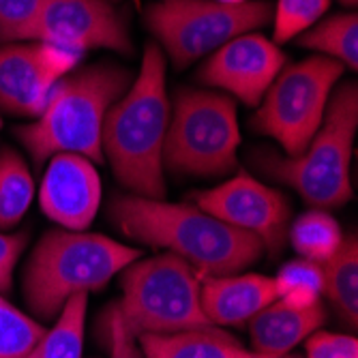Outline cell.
<instances>
[{"instance_id": "cell-17", "label": "cell", "mask_w": 358, "mask_h": 358, "mask_svg": "<svg viewBox=\"0 0 358 358\" xmlns=\"http://www.w3.org/2000/svg\"><path fill=\"white\" fill-rule=\"evenodd\" d=\"M144 358H281L247 350L219 327L138 337Z\"/></svg>"}, {"instance_id": "cell-19", "label": "cell", "mask_w": 358, "mask_h": 358, "mask_svg": "<svg viewBox=\"0 0 358 358\" xmlns=\"http://www.w3.org/2000/svg\"><path fill=\"white\" fill-rule=\"evenodd\" d=\"M86 309L88 294L71 296L58 313L54 327L45 331V335L24 358H82Z\"/></svg>"}, {"instance_id": "cell-12", "label": "cell", "mask_w": 358, "mask_h": 358, "mask_svg": "<svg viewBox=\"0 0 358 358\" xmlns=\"http://www.w3.org/2000/svg\"><path fill=\"white\" fill-rule=\"evenodd\" d=\"M26 41L54 43L76 52L131 54L127 24L110 0H43Z\"/></svg>"}, {"instance_id": "cell-32", "label": "cell", "mask_w": 358, "mask_h": 358, "mask_svg": "<svg viewBox=\"0 0 358 358\" xmlns=\"http://www.w3.org/2000/svg\"><path fill=\"white\" fill-rule=\"evenodd\" d=\"M281 358H301V356H287V354H285V356H281Z\"/></svg>"}, {"instance_id": "cell-6", "label": "cell", "mask_w": 358, "mask_h": 358, "mask_svg": "<svg viewBox=\"0 0 358 358\" xmlns=\"http://www.w3.org/2000/svg\"><path fill=\"white\" fill-rule=\"evenodd\" d=\"M200 287V273L174 253L136 259L122 271V299L114 309L136 339L213 327L202 311Z\"/></svg>"}, {"instance_id": "cell-8", "label": "cell", "mask_w": 358, "mask_h": 358, "mask_svg": "<svg viewBox=\"0 0 358 358\" xmlns=\"http://www.w3.org/2000/svg\"><path fill=\"white\" fill-rule=\"evenodd\" d=\"M343 71L341 62L320 54L281 69L251 118L253 131L273 138L285 157H299L320 129Z\"/></svg>"}, {"instance_id": "cell-3", "label": "cell", "mask_w": 358, "mask_h": 358, "mask_svg": "<svg viewBox=\"0 0 358 358\" xmlns=\"http://www.w3.org/2000/svg\"><path fill=\"white\" fill-rule=\"evenodd\" d=\"M131 80L116 64H92L64 76L43 112L15 136L37 166L60 152L82 155L101 164V131L108 110L124 94Z\"/></svg>"}, {"instance_id": "cell-13", "label": "cell", "mask_w": 358, "mask_h": 358, "mask_svg": "<svg viewBox=\"0 0 358 358\" xmlns=\"http://www.w3.org/2000/svg\"><path fill=\"white\" fill-rule=\"evenodd\" d=\"M283 62L285 56L277 43L257 32H247L215 50L200 67L198 78L247 106H259Z\"/></svg>"}, {"instance_id": "cell-18", "label": "cell", "mask_w": 358, "mask_h": 358, "mask_svg": "<svg viewBox=\"0 0 358 358\" xmlns=\"http://www.w3.org/2000/svg\"><path fill=\"white\" fill-rule=\"evenodd\" d=\"M324 296L331 301L337 313L356 329L358 322V238L356 234L343 238L339 249L322 264Z\"/></svg>"}, {"instance_id": "cell-10", "label": "cell", "mask_w": 358, "mask_h": 358, "mask_svg": "<svg viewBox=\"0 0 358 358\" xmlns=\"http://www.w3.org/2000/svg\"><path fill=\"white\" fill-rule=\"evenodd\" d=\"M82 52L43 41L0 45V110L37 118L54 86L76 69Z\"/></svg>"}, {"instance_id": "cell-1", "label": "cell", "mask_w": 358, "mask_h": 358, "mask_svg": "<svg viewBox=\"0 0 358 358\" xmlns=\"http://www.w3.org/2000/svg\"><path fill=\"white\" fill-rule=\"evenodd\" d=\"M110 219L140 245L168 249L202 277L236 275L257 262L264 245L249 232L236 230L193 204L118 195L110 202Z\"/></svg>"}, {"instance_id": "cell-29", "label": "cell", "mask_w": 358, "mask_h": 358, "mask_svg": "<svg viewBox=\"0 0 358 358\" xmlns=\"http://www.w3.org/2000/svg\"><path fill=\"white\" fill-rule=\"evenodd\" d=\"M28 243L26 234H3L0 232V294H7L13 287V273L20 255Z\"/></svg>"}, {"instance_id": "cell-23", "label": "cell", "mask_w": 358, "mask_h": 358, "mask_svg": "<svg viewBox=\"0 0 358 358\" xmlns=\"http://www.w3.org/2000/svg\"><path fill=\"white\" fill-rule=\"evenodd\" d=\"M277 301L289 307H311L324 296V271L322 264L305 257L289 259L275 277Z\"/></svg>"}, {"instance_id": "cell-5", "label": "cell", "mask_w": 358, "mask_h": 358, "mask_svg": "<svg viewBox=\"0 0 358 358\" xmlns=\"http://www.w3.org/2000/svg\"><path fill=\"white\" fill-rule=\"evenodd\" d=\"M358 129V86L345 82L333 90L322 124L299 157L257 150L255 164L266 176L294 189L315 208H337L350 202V164Z\"/></svg>"}, {"instance_id": "cell-28", "label": "cell", "mask_w": 358, "mask_h": 358, "mask_svg": "<svg viewBox=\"0 0 358 358\" xmlns=\"http://www.w3.org/2000/svg\"><path fill=\"white\" fill-rule=\"evenodd\" d=\"M103 322H106V339H108V350H110L108 358H144L138 339L127 331V327L118 317L114 307L108 309V313L103 315Z\"/></svg>"}, {"instance_id": "cell-2", "label": "cell", "mask_w": 358, "mask_h": 358, "mask_svg": "<svg viewBox=\"0 0 358 358\" xmlns=\"http://www.w3.org/2000/svg\"><path fill=\"white\" fill-rule=\"evenodd\" d=\"M168 122L166 56L157 43H148L136 82L108 110L101 131L103 159L108 157L118 182L140 198H166L164 142Z\"/></svg>"}, {"instance_id": "cell-11", "label": "cell", "mask_w": 358, "mask_h": 358, "mask_svg": "<svg viewBox=\"0 0 358 358\" xmlns=\"http://www.w3.org/2000/svg\"><path fill=\"white\" fill-rule=\"evenodd\" d=\"M195 206L236 230L253 234L273 253L285 247L289 204L283 193L259 182L247 170H238L230 180L198 193Z\"/></svg>"}, {"instance_id": "cell-4", "label": "cell", "mask_w": 358, "mask_h": 358, "mask_svg": "<svg viewBox=\"0 0 358 358\" xmlns=\"http://www.w3.org/2000/svg\"><path fill=\"white\" fill-rule=\"evenodd\" d=\"M140 255V249L103 234L50 230L32 249L24 268L26 305L39 320H56L71 296L106 287Z\"/></svg>"}, {"instance_id": "cell-30", "label": "cell", "mask_w": 358, "mask_h": 358, "mask_svg": "<svg viewBox=\"0 0 358 358\" xmlns=\"http://www.w3.org/2000/svg\"><path fill=\"white\" fill-rule=\"evenodd\" d=\"M215 3H223V5H243L247 0H215Z\"/></svg>"}, {"instance_id": "cell-9", "label": "cell", "mask_w": 358, "mask_h": 358, "mask_svg": "<svg viewBox=\"0 0 358 358\" xmlns=\"http://www.w3.org/2000/svg\"><path fill=\"white\" fill-rule=\"evenodd\" d=\"M273 20L266 0H247L243 5H223L215 0H164L148 9L146 22L178 67L213 54L223 43L247 32L264 28Z\"/></svg>"}, {"instance_id": "cell-16", "label": "cell", "mask_w": 358, "mask_h": 358, "mask_svg": "<svg viewBox=\"0 0 358 358\" xmlns=\"http://www.w3.org/2000/svg\"><path fill=\"white\" fill-rule=\"evenodd\" d=\"M324 320L327 311L322 303L311 307H289L275 301L249 320L251 350L268 356H285L315 333Z\"/></svg>"}, {"instance_id": "cell-20", "label": "cell", "mask_w": 358, "mask_h": 358, "mask_svg": "<svg viewBox=\"0 0 358 358\" xmlns=\"http://www.w3.org/2000/svg\"><path fill=\"white\" fill-rule=\"evenodd\" d=\"M299 43L354 71L358 67V17L356 13H339L313 24L299 37Z\"/></svg>"}, {"instance_id": "cell-25", "label": "cell", "mask_w": 358, "mask_h": 358, "mask_svg": "<svg viewBox=\"0 0 358 358\" xmlns=\"http://www.w3.org/2000/svg\"><path fill=\"white\" fill-rule=\"evenodd\" d=\"M331 0H279L273 11V43L281 45L301 37L329 11Z\"/></svg>"}, {"instance_id": "cell-27", "label": "cell", "mask_w": 358, "mask_h": 358, "mask_svg": "<svg viewBox=\"0 0 358 358\" xmlns=\"http://www.w3.org/2000/svg\"><path fill=\"white\" fill-rule=\"evenodd\" d=\"M305 358H358V341L352 335L317 329L305 339Z\"/></svg>"}, {"instance_id": "cell-7", "label": "cell", "mask_w": 358, "mask_h": 358, "mask_svg": "<svg viewBox=\"0 0 358 358\" xmlns=\"http://www.w3.org/2000/svg\"><path fill=\"white\" fill-rule=\"evenodd\" d=\"M241 129L230 94L182 88L170 112L164 170L182 176H223L238 164Z\"/></svg>"}, {"instance_id": "cell-14", "label": "cell", "mask_w": 358, "mask_h": 358, "mask_svg": "<svg viewBox=\"0 0 358 358\" xmlns=\"http://www.w3.org/2000/svg\"><path fill=\"white\" fill-rule=\"evenodd\" d=\"M39 206L50 221L64 230H88L101 206V178L92 161L71 152L48 159Z\"/></svg>"}, {"instance_id": "cell-26", "label": "cell", "mask_w": 358, "mask_h": 358, "mask_svg": "<svg viewBox=\"0 0 358 358\" xmlns=\"http://www.w3.org/2000/svg\"><path fill=\"white\" fill-rule=\"evenodd\" d=\"M43 0H0V45L26 41Z\"/></svg>"}, {"instance_id": "cell-15", "label": "cell", "mask_w": 358, "mask_h": 358, "mask_svg": "<svg viewBox=\"0 0 358 358\" xmlns=\"http://www.w3.org/2000/svg\"><path fill=\"white\" fill-rule=\"evenodd\" d=\"M277 301L275 277L266 275H219L204 277L200 303L213 327H241L255 313Z\"/></svg>"}, {"instance_id": "cell-21", "label": "cell", "mask_w": 358, "mask_h": 358, "mask_svg": "<svg viewBox=\"0 0 358 358\" xmlns=\"http://www.w3.org/2000/svg\"><path fill=\"white\" fill-rule=\"evenodd\" d=\"M35 200V180L13 148H0V230L17 225Z\"/></svg>"}, {"instance_id": "cell-24", "label": "cell", "mask_w": 358, "mask_h": 358, "mask_svg": "<svg viewBox=\"0 0 358 358\" xmlns=\"http://www.w3.org/2000/svg\"><path fill=\"white\" fill-rule=\"evenodd\" d=\"M45 327L0 294V358H24L45 335Z\"/></svg>"}, {"instance_id": "cell-31", "label": "cell", "mask_w": 358, "mask_h": 358, "mask_svg": "<svg viewBox=\"0 0 358 358\" xmlns=\"http://www.w3.org/2000/svg\"><path fill=\"white\" fill-rule=\"evenodd\" d=\"M341 3H343V5H354L356 0H341Z\"/></svg>"}, {"instance_id": "cell-22", "label": "cell", "mask_w": 358, "mask_h": 358, "mask_svg": "<svg viewBox=\"0 0 358 358\" xmlns=\"http://www.w3.org/2000/svg\"><path fill=\"white\" fill-rule=\"evenodd\" d=\"M287 238L301 257L324 264L333 257L345 236L333 215L322 208H311L287 227Z\"/></svg>"}]
</instances>
